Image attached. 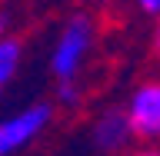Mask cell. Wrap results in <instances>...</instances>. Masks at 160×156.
I'll return each mask as SVG.
<instances>
[{"label": "cell", "instance_id": "6da1fadb", "mask_svg": "<svg viewBox=\"0 0 160 156\" xmlns=\"http://www.w3.org/2000/svg\"><path fill=\"white\" fill-rule=\"evenodd\" d=\"M90 47H93V20L87 13H73L67 20V27L60 30V40L53 47V53H50V70H53L57 83H67V80L77 77V70L87 60Z\"/></svg>", "mask_w": 160, "mask_h": 156}, {"label": "cell", "instance_id": "7a4b0ae2", "mask_svg": "<svg viewBox=\"0 0 160 156\" xmlns=\"http://www.w3.org/2000/svg\"><path fill=\"white\" fill-rule=\"evenodd\" d=\"M50 116H53L50 103H33V106L13 113V116L0 120V156H10L17 149H23L30 139H37L50 126Z\"/></svg>", "mask_w": 160, "mask_h": 156}, {"label": "cell", "instance_id": "3957f363", "mask_svg": "<svg viewBox=\"0 0 160 156\" xmlns=\"http://www.w3.org/2000/svg\"><path fill=\"white\" fill-rule=\"evenodd\" d=\"M123 116L130 123V136H160V80H147L130 93Z\"/></svg>", "mask_w": 160, "mask_h": 156}, {"label": "cell", "instance_id": "277c9868", "mask_svg": "<svg viewBox=\"0 0 160 156\" xmlns=\"http://www.w3.org/2000/svg\"><path fill=\"white\" fill-rule=\"evenodd\" d=\"M130 139V123L123 116V110H103L93 120V146L103 153H117L120 146H127Z\"/></svg>", "mask_w": 160, "mask_h": 156}, {"label": "cell", "instance_id": "5b68a950", "mask_svg": "<svg viewBox=\"0 0 160 156\" xmlns=\"http://www.w3.org/2000/svg\"><path fill=\"white\" fill-rule=\"evenodd\" d=\"M17 67H20V40L3 37L0 40V87L17 73Z\"/></svg>", "mask_w": 160, "mask_h": 156}, {"label": "cell", "instance_id": "8992f818", "mask_svg": "<svg viewBox=\"0 0 160 156\" xmlns=\"http://www.w3.org/2000/svg\"><path fill=\"white\" fill-rule=\"evenodd\" d=\"M57 100L63 103V106H77V103H80V90L73 87V80H67V83H57Z\"/></svg>", "mask_w": 160, "mask_h": 156}, {"label": "cell", "instance_id": "52a82bcc", "mask_svg": "<svg viewBox=\"0 0 160 156\" xmlns=\"http://www.w3.org/2000/svg\"><path fill=\"white\" fill-rule=\"evenodd\" d=\"M137 7L143 10V13H153V17H160V0H137Z\"/></svg>", "mask_w": 160, "mask_h": 156}, {"label": "cell", "instance_id": "ba28073f", "mask_svg": "<svg viewBox=\"0 0 160 156\" xmlns=\"http://www.w3.org/2000/svg\"><path fill=\"white\" fill-rule=\"evenodd\" d=\"M7 30H10V13H7V10H0V40L7 37Z\"/></svg>", "mask_w": 160, "mask_h": 156}, {"label": "cell", "instance_id": "9c48e42d", "mask_svg": "<svg viewBox=\"0 0 160 156\" xmlns=\"http://www.w3.org/2000/svg\"><path fill=\"white\" fill-rule=\"evenodd\" d=\"M153 53H157V60H160V20H157V30H153Z\"/></svg>", "mask_w": 160, "mask_h": 156}, {"label": "cell", "instance_id": "30bf717a", "mask_svg": "<svg viewBox=\"0 0 160 156\" xmlns=\"http://www.w3.org/2000/svg\"><path fill=\"white\" fill-rule=\"evenodd\" d=\"M137 156H160V149H140Z\"/></svg>", "mask_w": 160, "mask_h": 156}, {"label": "cell", "instance_id": "8fae6325", "mask_svg": "<svg viewBox=\"0 0 160 156\" xmlns=\"http://www.w3.org/2000/svg\"><path fill=\"white\" fill-rule=\"evenodd\" d=\"M97 3H110V0H97Z\"/></svg>", "mask_w": 160, "mask_h": 156}]
</instances>
